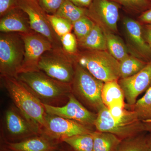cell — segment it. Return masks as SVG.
<instances>
[{"instance_id":"16","label":"cell","mask_w":151,"mask_h":151,"mask_svg":"<svg viewBox=\"0 0 151 151\" xmlns=\"http://www.w3.org/2000/svg\"><path fill=\"white\" fill-rule=\"evenodd\" d=\"M32 31L28 16L19 7L12 10L1 18V32L26 34Z\"/></svg>"},{"instance_id":"29","label":"cell","mask_w":151,"mask_h":151,"mask_svg":"<svg viewBox=\"0 0 151 151\" xmlns=\"http://www.w3.org/2000/svg\"><path fill=\"white\" fill-rule=\"evenodd\" d=\"M60 39L63 49L66 54L71 56L78 54V40L74 34L68 33L62 36Z\"/></svg>"},{"instance_id":"27","label":"cell","mask_w":151,"mask_h":151,"mask_svg":"<svg viewBox=\"0 0 151 151\" xmlns=\"http://www.w3.org/2000/svg\"><path fill=\"white\" fill-rule=\"evenodd\" d=\"M47 18L57 35L61 37L73 29V24L67 20L55 14H48Z\"/></svg>"},{"instance_id":"37","label":"cell","mask_w":151,"mask_h":151,"mask_svg":"<svg viewBox=\"0 0 151 151\" xmlns=\"http://www.w3.org/2000/svg\"><path fill=\"white\" fill-rule=\"evenodd\" d=\"M1 151H12V150H9V149H8V150H2Z\"/></svg>"},{"instance_id":"34","label":"cell","mask_w":151,"mask_h":151,"mask_svg":"<svg viewBox=\"0 0 151 151\" xmlns=\"http://www.w3.org/2000/svg\"><path fill=\"white\" fill-rule=\"evenodd\" d=\"M143 31L145 39L151 50V24L146 25L145 30Z\"/></svg>"},{"instance_id":"23","label":"cell","mask_w":151,"mask_h":151,"mask_svg":"<svg viewBox=\"0 0 151 151\" xmlns=\"http://www.w3.org/2000/svg\"><path fill=\"white\" fill-rule=\"evenodd\" d=\"M87 9L65 0L55 14L70 22L72 24L82 17L87 16Z\"/></svg>"},{"instance_id":"30","label":"cell","mask_w":151,"mask_h":151,"mask_svg":"<svg viewBox=\"0 0 151 151\" xmlns=\"http://www.w3.org/2000/svg\"><path fill=\"white\" fill-rule=\"evenodd\" d=\"M41 7L48 14H55L65 0H37Z\"/></svg>"},{"instance_id":"33","label":"cell","mask_w":151,"mask_h":151,"mask_svg":"<svg viewBox=\"0 0 151 151\" xmlns=\"http://www.w3.org/2000/svg\"><path fill=\"white\" fill-rule=\"evenodd\" d=\"M76 5L84 8H88L93 0H69Z\"/></svg>"},{"instance_id":"14","label":"cell","mask_w":151,"mask_h":151,"mask_svg":"<svg viewBox=\"0 0 151 151\" xmlns=\"http://www.w3.org/2000/svg\"><path fill=\"white\" fill-rule=\"evenodd\" d=\"M128 105H134L139 95L151 86V61L135 75L118 80Z\"/></svg>"},{"instance_id":"19","label":"cell","mask_w":151,"mask_h":151,"mask_svg":"<svg viewBox=\"0 0 151 151\" xmlns=\"http://www.w3.org/2000/svg\"><path fill=\"white\" fill-rule=\"evenodd\" d=\"M103 104L108 108L113 105L125 106V95L118 81L105 82L102 92Z\"/></svg>"},{"instance_id":"36","label":"cell","mask_w":151,"mask_h":151,"mask_svg":"<svg viewBox=\"0 0 151 151\" xmlns=\"http://www.w3.org/2000/svg\"><path fill=\"white\" fill-rule=\"evenodd\" d=\"M146 139L148 145L151 150V132H150L148 135L146 136Z\"/></svg>"},{"instance_id":"26","label":"cell","mask_w":151,"mask_h":151,"mask_svg":"<svg viewBox=\"0 0 151 151\" xmlns=\"http://www.w3.org/2000/svg\"><path fill=\"white\" fill-rule=\"evenodd\" d=\"M116 151H151L142 134L122 140Z\"/></svg>"},{"instance_id":"17","label":"cell","mask_w":151,"mask_h":151,"mask_svg":"<svg viewBox=\"0 0 151 151\" xmlns=\"http://www.w3.org/2000/svg\"><path fill=\"white\" fill-rule=\"evenodd\" d=\"M59 141L42 135H38L20 141L7 142L8 148L12 151H58Z\"/></svg>"},{"instance_id":"10","label":"cell","mask_w":151,"mask_h":151,"mask_svg":"<svg viewBox=\"0 0 151 151\" xmlns=\"http://www.w3.org/2000/svg\"><path fill=\"white\" fill-rule=\"evenodd\" d=\"M20 34L24 44V58L20 72L39 70L38 65L41 57L53 48V45L47 38L33 30L28 33Z\"/></svg>"},{"instance_id":"9","label":"cell","mask_w":151,"mask_h":151,"mask_svg":"<svg viewBox=\"0 0 151 151\" xmlns=\"http://www.w3.org/2000/svg\"><path fill=\"white\" fill-rule=\"evenodd\" d=\"M18 6L27 14L32 30L47 38L53 47H62L60 37L54 31L49 21L47 14L37 0H18Z\"/></svg>"},{"instance_id":"5","label":"cell","mask_w":151,"mask_h":151,"mask_svg":"<svg viewBox=\"0 0 151 151\" xmlns=\"http://www.w3.org/2000/svg\"><path fill=\"white\" fill-rule=\"evenodd\" d=\"M104 82L95 78L83 66L76 62L71 90L87 106L97 112L104 106L102 92Z\"/></svg>"},{"instance_id":"25","label":"cell","mask_w":151,"mask_h":151,"mask_svg":"<svg viewBox=\"0 0 151 151\" xmlns=\"http://www.w3.org/2000/svg\"><path fill=\"white\" fill-rule=\"evenodd\" d=\"M92 133L65 138L63 140L62 142L66 143L74 151H93V137Z\"/></svg>"},{"instance_id":"4","label":"cell","mask_w":151,"mask_h":151,"mask_svg":"<svg viewBox=\"0 0 151 151\" xmlns=\"http://www.w3.org/2000/svg\"><path fill=\"white\" fill-rule=\"evenodd\" d=\"M24 55V44L20 33L1 32V77H17L21 72Z\"/></svg>"},{"instance_id":"12","label":"cell","mask_w":151,"mask_h":151,"mask_svg":"<svg viewBox=\"0 0 151 151\" xmlns=\"http://www.w3.org/2000/svg\"><path fill=\"white\" fill-rule=\"evenodd\" d=\"M5 129L9 137L19 141L41 134L40 129L25 116L16 107L6 111L4 117Z\"/></svg>"},{"instance_id":"31","label":"cell","mask_w":151,"mask_h":151,"mask_svg":"<svg viewBox=\"0 0 151 151\" xmlns=\"http://www.w3.org/2000/svg\"><path fill=\"white\" fill-rule=\"evenodd\" d=\"M129 8L140 9L149 6L148 0H111Z\"/></svg>"},{"instance_id":"2","label":"cell","mask_w":151,"mask_h":151,"mask_svg":"<svg viewBox=\"0 0 151 151\" xmlns=\"http://www.w3.org/2000/svg\"><path fill=\"white\" fill-rule=\"evenodd\" d=\"M2 78L16 107L41 131L46 114L43 103L18 78L12 76Z\"/></svg>"},{"instance_id":"22","label":"cell","mask_w":151,"mask_h":151,"mask_svg":"<svg viewBox=\"0 0 151 151\" xmlns=\"http://www.w3.org/2000/svg\"><path fill=\"white\" fill-rule=\"evenodd\" d=\"M130 107L138 119L142 122L151 123V86L142 98Z\"/></svg>"},{"instance_id":"1","label":"cell","mask_w":151,"mask_h":151,"mask_svg":"<svg viewBox=\"0 0 151 151\" xmlns=\"http://www.w3.org/2000/svg\"><path fill=\"white\" fill-rule=\"evenodd\" d=\"M16 77L43 104L54 105V103L68 97L72 92L71 84L57 81L41 70L20 72Z\"/></svg>"},{"instance_id":"38","label":"cell","mask_w":151,"mask_h":151,"mask_svg":"<svg viewBox=\"0 0 151 151\" xmlns=\"http://www.w3.org/2000/svg\"><path fill=\"white\" fill-rule=\"evenodd\" d=\"M58 151H63V150L60 151V149H59V150H58Z\"/></svg>"},{"instance_id":"11","label":"cell","mask_w":151,"mask_h":151,"mask_svg":"<svg viewBox=\"0 0 151 151\" xmlns=\"http://www.w3.org/2000/svg\"><path fill=\"white\" fill-rule=\"evenodd\" d=\"M87 17L98 25L105 32L118 31L119 7L111 0H93L87 9Z\"/></svg>"},{"instance_id":"7","label":"cell","mask_w":151,"mask_h":151,"mask_svg":"<svg viewBox=\"0 0 151 151\" xmlns=\"http://www.w3.org/2000/svg\"><path fill=\"white\" fill-rule=\"evenodd\" d=\"M94 127L97 131L112 133L122 140L145 132H151V123L139 119L130 122H116L105 105L97 112Z\"/></svg>"},{"instance_id":"24","label":"cell","mask_w":151,"mask_h":151,"mask_svg":"<svg viewBox=\"0 0 151 151\" xmlns=\"http://www.w3.org/2000/svg\"><path fill=\"white\" fill-rule=\"evenodd\" d=\"M119 62L120 79L135 75L142 70L147 63L137 57L131 55Z\"/></svg>"},{"instance_id":"28","label":"cell","mask_w":151,"mask_h":151,"mask_svg":"<svg viewBox=\"0 0 151 151\" xmlns=\"http://www.w3.org/2000/svg\"><path fill=\"white\" fill-rule=\"evenodd\" d=\"M95 24L87 16L82 18L76 21L73 24L74 34L77 40L86 36L90 32Z\"/></svg>"},{"instance_id":"18","label":"cell","mask_w":151,"mask_h":151,"mask_svg":"<svg viewBox=\"0 0 151 151\" xmlns=\"http://www.w3.org/2000/svg\"><path fill=\"white\" fill-rule=\"evenodd\" d=\"M78 46L85 50H108L105 33L102 28L96 24L86 36L78 40Z\"/></svg>"},{"instance_id":"8","label":"cell","mask_w":151,"mask_h":151,"mask_svg":"<svg viewBox=\"0 0 151 151\" xmlns=\"http://www.w3.org/2000/svg\"><path fill=\"white\" fill-rule=\"evenodd\" d=\"M93 132L90 127L79 122L46 113L41 134L52 139L62 142L65 138Z\"/></svg>"},{"instance_id":"20","label":"cell","mask_w":151,"mask_h":151,"mask_svg":"<svg viewBox=\"0 0 151 151\" xmlns=\"http://www.w3.org/2000/svg\"><path fill=\"white\" fill-rule=\"evenodd\" d=\"M93 151H116L122 140L108 132L94 131Z\"/></svg>"},{"instance_id":"3","label":"cell","mask_w":151,"mask_h":151,"mask_svg":"<svg viewBox=\"0 0 151 151\" xmlns=\"http://www.w3.org/2000/svg\"><path fill=\"white\" fill-rule=\"evenodd\" d=\"M73 57L76 62L104 83L120 79V62L107 50H85Z\"/></svg>"},{"instance_id":"32","label":"cell","mask_w":151,"mask_h":151,"mask_svg":"<svg viewBox=\"0 0 151 151\" xmlns=\"http://www.w3.org/2000/svg\"><path fill=\"white\" fill-rule=\"evenodd\" d=\"M17 7L18 0H0V17Z\"/></svg>"},{"instance_id":"13","label":"cell","mask_w":151,"mask_h":151,"mask_svg":"<svg viewBox=\"0 0 151 151\" xmlns=\"http://www.w3.org/2000/svg\"><path fill=\"white\" fill-rule=\"evenodd\" d=\"M47 114L76 121L89 127L94 126L97 114L89 111L76 98L70 94L68 103L62 106H56L43 104Z\"/></svg>"},{"instance_id":"21","label":"cell","mask_w":151,"mask_h":151,"mask_svg":"<svg viewBox=\"0 0 151 151\" xmlns=\"http://www.w3.org/2000/svg\"><path fill=\"white\" fill-rule=\"evenodd\" d=\"M104 32L106 37L107 49L113 57L120 62L130 55L129 48L121 38L113 33Z\"/></svg>"},{"instance_id":"6","label":"cell","mask_w":151,"mask_h":151,"mask_svg":"<svg viewBox=\"0 0 151 151\" xmlns=\"http://www.w3.org/2000/svg\"><path fill=\"white\" fill-rule=\"evenodd\" d=\"M76 62L62 47H53L41 57L38 68L47 75L63 83L71 84L75 74Z\"/></svg>"},{"instance_id":"35","label":"cell","mask_w":151,"mask_h":151,"mask_svg":"<svg viewBox=\"0 0 151 151\" xmlns=\"http://www.w3.org/2000/svg\"><path fill=\"white\" fill-rule=\"evenodd\" d=\"M139 19L143 22L151 24V8L143 12L140 16Z\"/></svg>"},{"instance_id":"15","label":"cell","mask_w":151,"mask_h":151,"mask_svg":"<svg viewBox=\"0 0 151 151\" xmlns=\"http://www.w3.org/2000/svg\"><path fill=\"white\" fill-rule=\"evenodd\" d=\"M123 24L131 52L146 62L151 61V50L145 39L140 24L130 18L124 19Z\"/></svg>"}]
</instances>
